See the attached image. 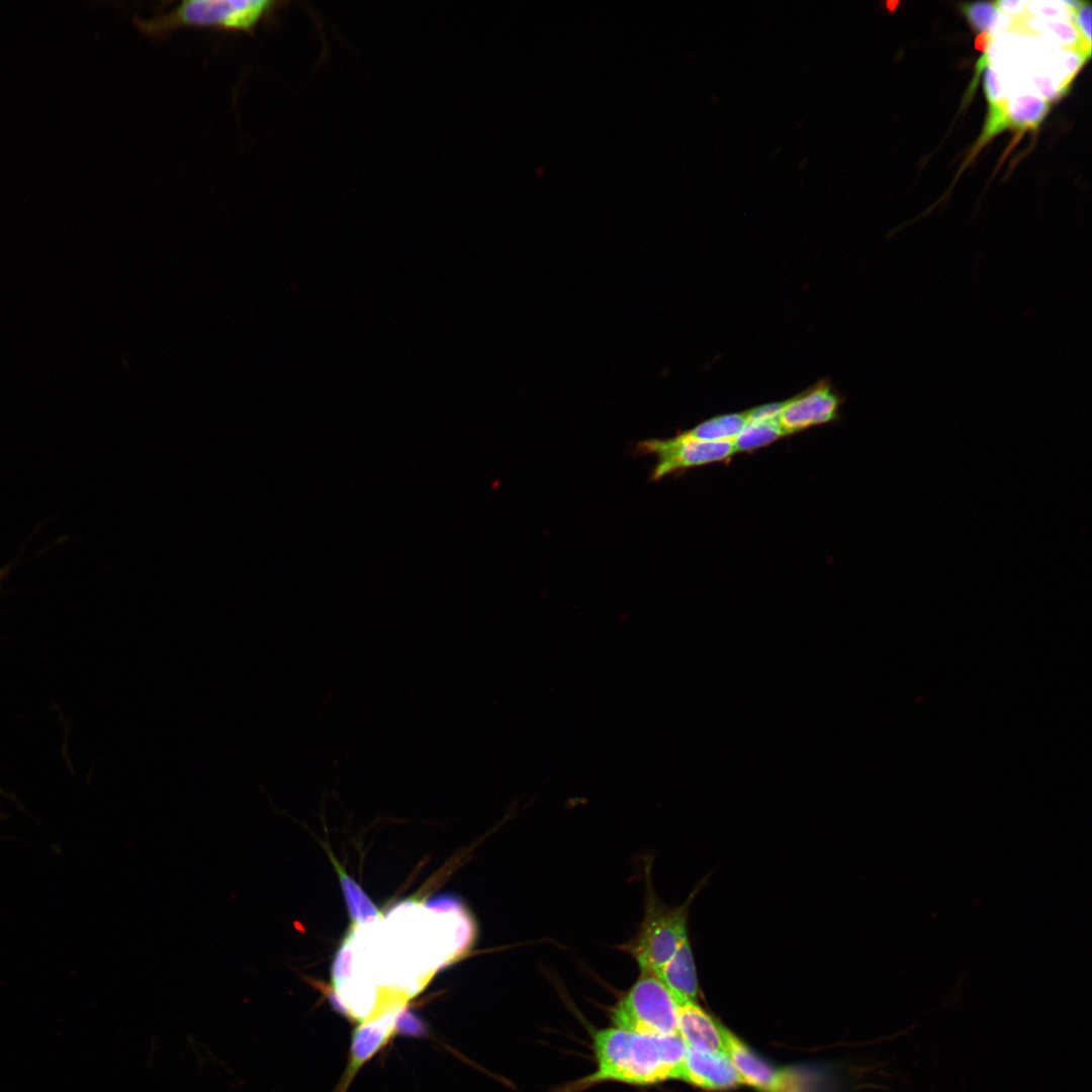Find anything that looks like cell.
Returning a JSON list of instances; mask_svg holds the SVG:
<instances>
[{
  "label": "cell",
  "mask_w": 1092,
  "mask_h": 1092,
  "mask_svg": "<svg viewBox=\"0 0 1092 1092\" xmlns=\"http://www.w3.org/2000/svg\"><path fill=\"white\" fill-rule=\"evenodd\" d=\"M596 1071L575 1084L582 1089L603 1081L652 1085L678 1079L687 1046L677 1033L644 1034L610 1027L594 1035Z\"/></svg>",
  "instance_id": "6da1fadb"
},
{
  "label": "cell",
  "mask_w": 1092,
  "mask_h": 1092,
  "mask_svg": "<svg viewBox=\"0 0 1092 1092\" xmlns=\"http://www.w3.org/2000/svg\"><path fill=\"white\" fill-rule=\"evenodd\" d=\"M283 4L270 0H184L150 18L135 16L133 24L142 33L155 39L189 27L252 33Z\"/></svg>",
  "instance_id": "7a4b0ae2"
},
{
  "label": "cell",
  "mask_w": 1092,
  "mask_h": 1092,
  "mask_svg": "<svg viewBox=\"0 0 1092 1092\" xmlns=\"http://www.w3.org/2000/svg\"><path fill=\"white\" fill-rule=\"evenodd\" d=\"M676 907L664 905L648 887L644 916L636 934L622 945L638 965L640 973L657 976L688 936V913L695 896Z\"/></svg>",
  "instance_id": "3957f363"
},
{
  "label": "cell",
  "mask_w": 1092,
  "mask_h": 1092,
  "mask_svg": "<svg viewBox=\"0 0 1092 1092\" xmlns=\"http://www.w3.org/2000/svg\"><path fill=\"white\" fill-rule=\"evenodd\" d=\"M678 1001L655 975L640 973L611 1009L613 1026L644 1034H674Z\"/></svg>",
  "instance_id": "277c9868"
},
{
  "label": "cell",
  "mask_w": 1092,
  "mask_h": 1092,
  "mask_svg": "<svg viewBox=\"0 0 1092 1092\" xmlns=\"http://www.w3.org/2000/svg\"><path fill=\"white\" fill-rule=\"evenodd\" d=\"M636 452L656 456L650 479L662 477L691 467L721 462L734 454L732 442H704L682 434L666 440H645L637 444Z\"/></svg>",
  "instance_id": "5b68a950"
},
{
  "label": "cell",
  "mask_w": 1092,
  "mask_h": 1092,
  "mask_svg": "<svg viewBox=\"0 0 1092 1092\" xmlns=\"http://www.w3.org/2000/svg\"><path fill=\"white\" fill-rule=\"evenodd\" d=\"M722 1033L725 1054L738 1071L743 1084L761 1092L801 1091V1084L793 1073L772 1068L723 1026Z\"/></svg>",
  "instance_id": "8992f818"
},
{
  "label": "cell",
  "mask_w": 1092,
  "mask_h": 1092,
  "mask_svg": "<svg viewBox=\"0 0 1092 1092\" xmlns=\"http://www.w3.org/2000/svg\"><path fill=\"white\" fill-rule=\"evenodd\" d=\"M678 1079L708 1090H724L743 1084L724 1052H702L688 1046Z\"/></svg>",
  "instance_id": "52a82bcc"
},
{
  "label": "cell",
  "mask_w": 1092,
  "mask_h": 1092,
  "mask_svg": "<svg viewBox=\"0 0 1092 1092\" xmlns=\"http://www.w3.org/2000/svg\"><path fill=\"white\" fill-rule=\"evenodd\" d=\"M839 400L825 385L817 386L805 394L785 401L779 421L786 434L832 421Z\"/></svg>",
  "instance_id": "ba28073f"
},
{
  "label": "cell",
  "mask_w": 1092,
  "mask_h": 1092,
  "mask_svg": "<svg viewBox=\"0 0 1092 1092\" xmlns=\"http://www.w3.org/2000/svg\"><path fill=\"white\" fill-rule=\"evenodd\" d=\"M677 1034L686 1046L702 1052H724L722 1025L706 1013L696 1001L678 1003Z\"/></svg>",
  "instance_id": "9c48e42d"
},
{
  "label": "cell",
  "mask_w": 1092,
  "mask_h": 1092,
  "mask_svg": "<svg viewBox=\"0 0 1092 1092\" xmlns=\"http://www.w3.org/2000/svg\"><path fill=\"white\" fill-rule=\"evenodd\" d=\"M657 977L669 988L678 1003L696 1001L699 984L689 936L682 939Z\"/></svg>",
  "instance_id": "30bf717a"
},
{
  "label": "cell",
  "mask_w": 1092,
  "mask_h": 1092,
  "mask_svg": "<svg viewBox=\"0 0 1092 1092\" xmlns=\"http://www.w3.org/2000/svg\"><path fill=\"white\" fill-rule=\"evenodd\" d=\"M746 423L745 413L723 415L705 421L682 435L704 442H733Z\"/></svg>",
  "instance_id": "8fae6325"
},
{
  "label": "cell",
  "mask_w": 1092,
  "mask_h": 1092,
  "mask_svg": "<svg viewBox=\"0 0 1092 1092\" xmlns=\"http://www.w3.org/2000/svg\"><path fill=\"white\" fill-rule=\"evenodd\" d=\"M787 436L779 419L747 421L733 440L734 453L751 452Z\"/></svg>",
  "instance_id": "7c38bea8"
},
{
  "label": "cell",
  "mask_w": 1092,
  "mask_h": 1092,
  "mask_svg": "<svg viewBox=\"0 0 1092 1092\" xmlns=\"http://www.w3.org/2000/svg\"><path fill=\"white\" fill-rule=\"evenodd\" d=\"M1050 110V102L1035 95L1016 97L1008 106L1009 124L1015 129H1034Z\"/></svg>",
  "instance_id": "4fadbf2b"
},
{
  "label": "cell",
  "mask_w": 1092,
  "mask_h": 1092,
  "mask_svg": "<svg viewBox=\"0 0 1092 1092\" xmlns=\"http://www.w3.org/2000/svg\"><path fill=\"white\" fill-rule=\"evenodd\" d=\"M331 860L339 874L344 894L349 906L350 913L357 925L379 918L380 913L361 888L346 875L335 857L330 853Z\"/></svg>",
  "instance_id": "5bb4252c"
},
{
  "label": "cell",
  "mask_w": 1092,
  "mask_h": 1092,
  "mask_svg": "<svg viewBox=\"0 0 1092 1092\" xmlns=\"http://www.w3.org/2000/svg\"><path fill=\"white\" fill-rule=\"evenodd\" d=\"M962 12L973 29L980 33L995 30L1000 20L999 9L995 2H974L962 5Z\"/></svg>",
  "instance_id": "9a60e30c"
},
{
  "label": "cell",
  "mask_w": 1092,
  "mask_h": 1092,
  "mask_svg": "<svg viewBox=\"0 0 1092 1092\" xmlns=\"http://www.w3.org/2000/svg\"><path fill=\"white\" fill-rule=\"evenodd\" d=\"M1008 127H1010V124L1007 101L1003 98L1000 101L989 103L987 121L973 154L975 155L990 139Z\"/></svg>",
  "instance_id": "2e32d148"
},
{
  "label": "cell",
  "mask_w": 1092,
  "mask_h": 1092,
  "mask_svg": "<svg viewBox=\"0 0 1092 1092\" xmlns=\"http://www.w3.org/2000/svg\"><path fill=\"white\" fill-rule=\"evenodd\" d=\"M1073 26L1075 27L1081 41L1088 48H1091V5L1089 2H1082L1081 5L1072 12Z\"/></svg>",
  "instance_id": "e0dca14e"
},
{
  "label": "cell",
  "mask_w": 1092,
  "mask_h": 1092,
  "mask_svg": "<svg viewBox=\"0 0 1092 1092\" xmlns=\"http://www.w3.org/2000/svg\"><path fill=\"white\" fill-rule=\"evenodd\" d=\"M984 77V88L986 97L989 103H994L1003 99L1000 84L996 72L994 71L990 61L987 63Z\"/></svg>",
  "instance_id": "ac0fdd59"
},
{
  "label": "cell",
  "mask_w": 1092,
  "mask_h": 1092,
  "mask_svg": "<svg viewBox=\"0 0 1092 1092\" xmlns=\"http://www.w3.org/2000/svg\"><path fill=\"white\" fill-rule=\"evenodd\" d=\"M785 402H776L745 412L747 421L779 419Z\"/></svg>",
  "instance_id": "d6986e66"
},
{
  "label": "cell",
  "mask_w": 1092,
  "mask_h": 1092,
  "mask_svg": "<svg viewBox=\"0 0 1092 1092\" xmlns=\"http://www.w3.org/2000/svg\"><path fill=\"white\" fill-rule=\"evenodd\" d=\"M1033 83L1037 88V91L1043 96L1042 98L1048 100L1057 99L1061 96L1059 90L1053 85L1051 80L1045 77H1033Z\"/></svg>",
  "instance_id": "ffe728a7"
},
{
  "label": "cell",
  "mask_w": 1092,
  "mask_h": 1092,
  "mask_svg": "<svg viewBox=\"0 0 1092 1092\" xmlns=\"http://www.w3.org/2000/svg\"><path fill=\"white\" fill-rule=\"evenodd\" d=\"M999 10L1008 13H1019L1023 9V6L1027 4L1025 1H994Z\"/></svg>",
  "instance_id": "44dd1931"
},
{
  "label": "cell",
  "mask_w": 1092,
  "mask_h": 1092,
  "mask_svg": "<svg viewBox=\"0 0 1092 1092\" xmlns=\"http://www.w3.org/2000/svg\"><path fill=\"white\" fill-rule=\"evenodd\" d=\"M991 39L990 33H980L976 38V48L987 53Z\"/></svg>",
  "instance_id": "7402d4cb"
},
{
  "label": "cell",
  "mask_w": 1092,
  "mask_h": 1092,
  "mask_svg": "<svg viewBox=\"0 0 1092 1092\" xmlns=\"http://www.w3.org/2000/svg\"><path fill=\"white\" fill-rule=\"evenodd\" d=\"M6 569H0V579L5 574Z\"/></svg>",
  "instance_id": "603a6c76"
}]
</instances>
